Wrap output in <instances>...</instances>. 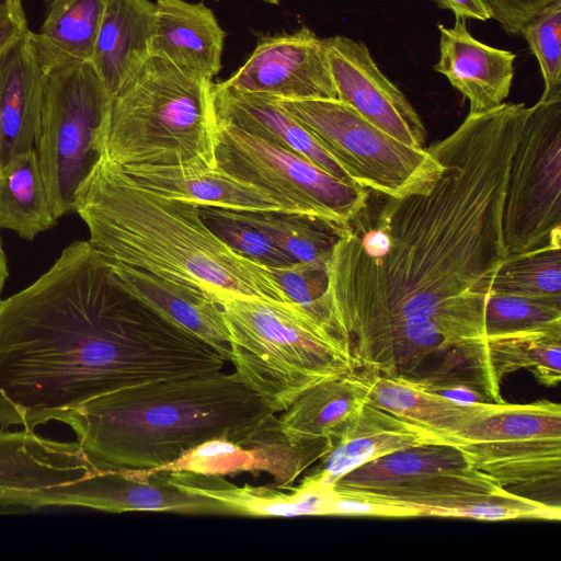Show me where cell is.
<instances>
[{
    "mask_svg": "<svg viewBox=\"0 0 561 561\" xmlns=\"http://www.w3.org/2000/svg\"><path fill=\"white\" fill-rule=\"evenodd\" d=\"M367 402L365 382L354 370L311 387L278 420L287 435L332 438Z\"/></svg>",
    "mask_w": 561,
    "mask_h": 561,
    "instance_id": "cell-26",
    "label": "cell"
},
{
    "mask_svg": "<svg viewBox=\"0 0 561 561\" xmlns=\"http://www.w3.org/2000/svg\"><path fill=\"white\" fill-rule=\"evenodd\" d=\"M41 46L47 69L35 149L58 219L75 211L81 186L102 158L112 95L91 60L68 58Z\"/></svg>",
    "mask_w": 561,
    "mask_h": 561,
    "instance_id": "cell-7",
    "label": "cell"
},
{
    "mask_svg": "<svg viewBox=\"0 0 561 561\" xmlns=\"http://www.w3.org/2000/svg\"><path fill=\"white\" fill-rule=\"evenodd\" d=\"M341 165L352 182L381 196L431 191L443 164L426 148L408 146L339 99H276Z\"/></svg>",
    "mask_w": 561,
    "mask_h": 561,
    "instance_id": "cell-8",
    "label": "cell"
},
{
    "mask_svg": "<svg viewBox=\"0 0 561 561\" xmlns=\"http://www.w3.org/2000/svg\"><path fill=\"white\" fill-rule=\"evenodd\" d=\"M440 9L450 10L456 19L488 21L492 13L483 0H433Z\"/></svg>",
    "mask_w": 561,
    "mask_h": 561,
    "instance_id": "cell-39",
    "label": "cell"
},
{
    "mask_svg": "<svg viewBox=\"0 0 561 561\" xmlns=\"http://www.w3.org/2000/svg\"><path fill=\"white\" fill-rule=\"evenodd\" d=\"M495 379L528 369L543 386L561 379V325L485 336Z\"/></svg>",
    "mask_w": 561,
    "mask_h": 561,
    "instance_id": "cell-28",
    "label": "cell"
},
{
    "mask_svg": "<svg viewBox=\"0 0 561 561\" xmlns=\"http://www.w3.org/2000/svg\"><path fill=\"white\" fill-rule=\"evenodd\" d=\"M105 0H48L43 24L35 33L48 50L91 60Z\"/></svg>",
    "mask_w": 561,
    "mask_h": 561,
    "instance_id": "cell-29",
    "label": "cell"
},
{
    "mask_svg": "<svg viewBox=\"0 0 561 561\" xmlns=\"http://www.w3.org/2000/svg\"><path fill=\"white\" fill-rule=\"evenodd\" d=\"M199 214L206 226L234 252L267 268L297 263L266 234L239 218L232 210L199 207Z\"/></svg>",
    "mask_w": 561,
    "mask_h": 561,
    "instance_id": "cell-33",
    "label": "cell"
},
{
    "mask_svg": "<svg viewBox=\"0 0 561 561\" xmlns=\"http://www.w3.org/2000/svg\"><path fill=\"white\" fill-rule=\"evenodd\" d=\"M111 265L117 283L126 291L209 344L229 362L230 335L221 302L193 286L127 265L113 262Z\"/></svg>",
    "mask_w": 561,
    "mask_h": 561,
    "instance_id": "cell-19",
    "label": "cell"
},
{
    "mask_svg": "<svg viewBox=\"0 0 561 561\" xmlns=\"http://www.w3.org/2000/svg\"><path fill=\"white\" fill-rule=\"evenodd\" d=\"M156 2L105 0L91 62L114 96L152 56Z\"/></svg>",
    "mask_w": 561,
    "mask_h": 561,
    "instance_id": "cell-24",
    "label": "cell"
},
{
    "mask_svg": "<svg viewBox=\"0 0 561 561\" xmlns=\"http://www.w3.org/2000/svg\"><path fill=\"white\" fill-rule=\"evenodd\" d=\"M232 211L266 234L297 263L329 259L339 239L330 226L306 215L284 211Z\"/></svg>",
    "mask_w": 561,
    "mask_h": 561,
    "instance_id": "cell-30",
    "label": "cell"
},
{
    "mask_svg": "<svg viewBox=\"0 0 561 561\" xmlns=\"http://www.w3.org/2000/svg\"><path fill=\"white\" fill-rule=\"evenodd\" d=\"M162 471L178 489L214 501L218 515L295 517L327 514L329 489L305 479L297 486L282 490L248 483L240 486L220 474Z\"/></svg>",
    "mask_w": 561,
    "mask_h": 561,
    "instance_id": "cell-21",
    "label": "cell"
},
{
    "mask_svg": "<svg viewBox=\"0 0 561 561\" xmlns=\"http://www.w3.org/2000/svg\"><path fill=\"white\" fill-rule=\"evenodd\" d=\"M415 517H461L480 520L536 518L559 520L561 506L550 505L504 488L496 491L457 497L435 505H405Z\"/></svg>",
    "mask_w": 561,
    "mask_h": 561,
    "instance_id": "cell-32",
    "label": "cell"
},
{
    "mask_svg": "<svg viewBox=\"0 0 561 561\" xmlns=\"http://www.w3.org/2000/svg\"><path fill=\"white\" fill-rule=\"evenodd\" d=\"M30 32L21 0H0V55Z\"/></svg>",
    "mask_w": 561,
    "mask_h": 561,
    "instance_id": "cell-38",
    "label": "cell"
},
{
    "mask_svg": "<svg viewBox=\"0 0 561 561\" xmlns=\"http://www.w3.org/2000/svg\"><path fill=\"white\" fill-rule=\"evenodd\" d=\"M211 82L151 56L112 96L102 158L119 167H216Z\"/></svg>",
    "mask_w": 561,
    "mask_h": 561,
    "instance_id": "cell-5",
    "label": "cell"
},
{
    "mask_svg": "<svg viewBox=\"0 0 561 561\" xmlns=\"http://www.w3.org/2000/svg\"><path fill=\"white\" fill-rule=\"evenodd\" d=\"M538 60L545 88L539 100H561V0L547 5L522 30Z\"/></svg>",
    "mask_w": 561,
    "mask_h": 561,
    "instance_id": "cell-35",
    "label": "cell"
},
{
    "mask_svg": "<svg viewBox=\"0 0 561 561\" xmlns=\"http://www.w3.org/2000/svg\"><path fill=\"white\" fill-rule=\"evenodd\" d=\"M561 325V301L488 294L485 336Z\"/></svg>",
    "mask_w": 561,
    "mask_h": 561,
    "instance_id": "cell-34",
    "label": "cell"
},
{
    "mask_svg": "<svg viewBox=\"0 0 561 561\" xmlns=\"http://www.w3.org/2000/svg\"><path fill=\"white\" fill-rule=\"evenodd\" d=\"M327 260L270 268L286 297L324 327L322 299L328 285Z\"/></svg>",
    "mask_w": 561,
    "mask_h": 561,
    "instance_id": "cell-36",
    "label": "cell"
},
{
    "mask_svg": "<svg viewBox=\"0 0 561 561\" xmlns=\"http://www.w3.org/2000/svg\"><path fill=\"white\" fill-rule=\"evenodd\" d=\"M260 1H263L265 3H271V4H279L282 0H260Z\"/></svg>",
    "mask_w": 561,
    "mask_h": 561,
    "instance_id": "cell-41",
    "label": "cell"
},
{
    "mask_svg": "<svg viewBox=\"0 0 561 561\" xmlns=\"http://www.w3.org/2000/svg\"><path fill=\"white\" fill-rule=\"evenodd\" d=\"M529 107L469 113L426 150L443 171L427 193L383 196L339 237L328 259L325 327L351 345L404 322L454 342L485 339L492 277L507 256L502 216L511 160Z\"/></svg>",
    "mask_w": 561,
    "mask_h": 561,
    "instance_id": "cell-1",
    "label": "cell"
},
{
    "mask_svg": "<svg viewBox=\"0 0 561 561\" xmlns=\"http://www.w3.org/2000/svg\"><path fill=\"white\" fill-rule=\"evenodd\" d=\"M46 69L31 31L0 55V169L35 148Z\"/></svg>",
    "mask_w": 561,
    "mask_h": 561,
    "instance_id": "cell-17",
    "label": "cell"
},
{
    "mask_svg": "<svg viewBox=\"0 0 561 561\" xmlns=\"http://www.w3.org/2000/svg\"><path fill=\"white\" fill-rule=\"evenodd\" d=\"M210 92L218 119L298 153L329 174L354 184L341 165L275 98L239 91L222 82H211Z\"/></svg>",
    "mask_w": 561,
    "mask_h": 561,
    "instance_id": "cell-23",
    "label": "cell"
},
{
    "mask_svg": "<svg viewBox=\"0 0 561 561\" xmlns=\"http://www.w3.org/2000/svg\"><path fill=\"white\" fill-rule=\"evenodd\" d=\"M209 344L126 291L88 241L0 298V425L34 431L124 388L222 370Z\"/></svg>",
    "mask_w": 561,
    "mask_h": 561,
    "instance_id": "cell-2",
    "label": "cell"
},
{
    "mask_svg": "<svg viewBox=\"0 0 561 561\" xmlns=\"http://www.w3.org/2000/svg\"><path fill=\"white\" fill-rule=\"evenodd\" d=\"M502 237L507 255L561 247V100L529 107L511 160Z\"/></svg>",
    "mask_w": 561,
    "mask_h": 561,
    "instance_id": "cell-11",
    "label": "cell"
},
{
    "mask_svg": "<svg viewBox=\"0 0 561 561\" xmlns=\"http://www.w3.org/2000/svg\"><path fill=\"white\" fill-rule=\"evenodd\" d=\"M492 19L510 35H520L524 26L556 0H483Z\"/></svg>",
    "mask_w": 561,
    "mask_h": 561,
    "instance_id": "cell-37",
    "label": "cell"
},
{
    "mask_svg": "<svg viewBox=\"0 0 561 561\" xmlns=\"http://www.w3.org/2000/svg\"><path fill=\"white\" fill-rule=\"evenodd\" d=\"M56 221L36 149L18 154L0 169V228L33 240Z\"/></svg>",
    "mask_w": 561,
    "mask_h": 561,
    "instance_id": "cell-27",
    "label": "cell"
},
{
    "mask_svg": "<svg viewBox=\"0 0 561 561\" xmlns=\"http://www.w3.org/2000/svg\"><path fill=\"white\" fill-rule=\"evenodd\" d=\"M358 373L371 404L427 431L433 443L460 432L501 403H460L428 391L414 380L366 370Z\"/></svg>",
    "mask_w": 561,
    "mask_h": 561,
    "instance_id": "cell-25",
    "label": "cell"
},
{
    "mask_svg": "<svg viewBox=\"0 0 561 561\" xmlns=\"http://www.w3.org/2000/svg\"><path fill=\"white\" fill-rule=\"evenodd\" d=\"M436 443L456 447L474 469L506 490L560 495L561 407L505 401L484 417Z\"/></svg>",
    "mask_w": 561,
    "mask_h": 561,
    "instance_id": "cell-9",
    "label": "cell"
},
{
    "mask_svg": "<svg viewBox=\"0 0 561 561\" xmlns=\"http://www.w3.org/2000/svg\"><path fill=\"white\" fill-rule=\"evenodd\" d=\"M221 304L232 375L275 413L319 382L356 370L348 343L296 304L261 298Z\"/></svg>",
    "mask_w": 561,
    "mask_h": 561,
    "instance_id": "cell-6",
    "label": "cell"
},
{
    "mask_svg": "<svg viewBox=\"0 0 561 561\" xmlns=\"http://www.w3.org/2000/svg\"><path fill=\"white\" fill-rule=\"evenodd\" d=\"M75 211L89 228V242L113 263L193 286L219 302L293 304L270 268L234 252L206 226L198 206L139 185L104 158L81 186Z\"/></svg>",
    "mask_w": 561,
    "mask_h": 561,
    "instance_id": "cell-3",
    "label": "cell"
},
{
    "mask_svg": "<svg viewBox=\"0 0 561 561\" xmlns=\"http://www.w3.org/2000/svg\"><path fill=\"white\" fill-rule=\"evenodd\" d=\"M331 447L330 437L287 435L274 415L239 442H206L161 470L220 476L266 472L273 477L274 488L286 490L304 471L323 458Z\"/></svg>",
    "mask_w": 561,
    "mask_h": 561,
    "instance_id": "cell-13",
    "label": "cell"
},
{
    "mask_svg": "<svg viewBox=\"0 0 561 561\" xmlns=\"http://www.w3.org/2000/svg\"><path fill=\"white\" fill-rule=\"evenodd\" d=\"M489 293L561 301V247L507 255L497 266Z\"/></svg>",
    "mask_w": 561,
    "mask_h": 561,
    "instance_id": "cell-31",
    "label": "cell"
},
{
    "mask_svg": "<svg viewBox=\"0 0 561 561\" xmlns=\"http://www.w3.org/2000/svg\"><path fill=\"white\" fill-rule=\"evenodd\" d=\"M323 42L337 99L399 141L424 148L427 134L419 113L380 71L366 44L344 35Z\"/></svg>",
    "mask_w": 561,
    "mask_h": 561,
    "instance_id": "cell-15",
    "label": "cell"
},
{
    "mask_svg": "<svg viewBox=\"0 0 561 561\" xmlns=\"http://www.w3.org/2000/svg\"><path fill=\"white\" fill-rule=\"evenodd\" d=\"M226 33L214 12L201 2L157 0L151 55L187 75L213 81L222 68Z\"/></svg>",
    "mask_w": 561,
    "mask_h": 561,
    "instance_id": "cell-20",
    "label": "cell"
},
{
    "mask_svg": "<svg viewBox=\"0 0 561 561\" xmlns=\"http://www.w3.org/2000/svg\"><path fill=\"white\" fill-rule=\"evenodd\" d=\"M439 59L433 66L469 101L471 114L496 108L508 96L516 55L476 39L466 20L453 27L438 24Z\"/></svg>",
    "mask_w": 561,
    "mask_h": 561,
    "instance_id": "cell-18",
    "label": "cell"
},
{
    "mask_svg": "<svg viewBox=\"0 0 561 561\" xmlns=\"http://www.w3.org/2000/svg\"><path fill=\"white\" fill-rule=\"evenodd\" d=\"M331 440L330 451L306 476L321 485H332L353 469L385 455L433 443V436L427 431L367 402Z\"/></svg>",
    "mask_w": 561,
    "mask_h": 561,
    "instance_id": "cell-22",
    "label": "cell"
},
{
    "mask_svg": "<svg viewBox=\"0 0 561 561\" xmlns=\"http://www.w3.org/2000/svg\"><path fill=\"white\" fill-rule=\"evenodd\" d=\"M502 486L471 467L451 445L428 443L397 450L353 469L332 484L339 495L388 505H435Z\"/></svg>",
    "mask_w": 561,
    "mask_h": 561,
    "instance_id": "cell-12",
    "label": "cell"
},
{
    "mask_svg": "<svg viewBox=\"0 0 561 561\" xmlns=\"http://www.w3.org/2000/svg\"><path fill=\"white\" fill-rule=\"evenodd\" d=\"M275 412L222 370L149 381L94 398L60 422L102 468L161 470L199 445L239 442Z\"/></svg>",
    "mask_w": 561,
    "mask_h": 561,
    "instance_id": "cell-4",
    "label": "cell"
},
{
    "mask_svg": "<svg viewBox=\"0 0 561 561\" xmlns=\"http://www.w3.org/2000/svg\"><path fill=\"white\" fill-rule=\"evenodd\" d=\"M8 265L5 254L2 249L1 240H0V295L4 285V282L8 277Z\"/></svg>",
    "mask_w": 561,
    "mask_h": 561,
    "instance_id": "cell-40",
    "label": "cell"
},
{
    "mask_svg": "<svg viewBox=\"0 0 561 561\" xmlns=\"http://www.w3.org/2000/svg\"><path fill=\"white\" fill-rule=\"evenodd\" d=\"M225 85L276 99H337L323 38L308 26L264 34Z\"/></svg>",
    "mask_w": 561,
    "mask_h": 561,
    "instance_id": "cell-14",
    "label": "cell"
},
{
    "mask_svg": "<svg viewBox=\"0 0 561 561\" xmlns=\"http://www.w3.org/2000/svg\"><path fill=\"white\" fill-rule=\"evenodd\" d=\"M122 169L139 185L164 197L192 203L198 207L299 214L283 197L239 180L217 165L142 164L126 165Z\"/></svg>",
    "mask_w": 561,
    "mask_h": 561,
    "instance_id": "cell-16",
    "label": "cell"
},
{
    "mask_svg": "<svg viewBox=\"0 0 561 561\" xmlns=\"http://www.w3.org/2000/svg\"><path fill=\"white\" fill-rule=\"evenodd\" d=\"M217 117V116H216ZM216 165L272 192L339 237L368 205L370 191L342 181L304 157L217 118Z\"/></svg>",
    "mask_w": 561,
    "mask_h": 561,
    "instance_id": "cell-10",
    "label": "cell"
}]
</instances>
